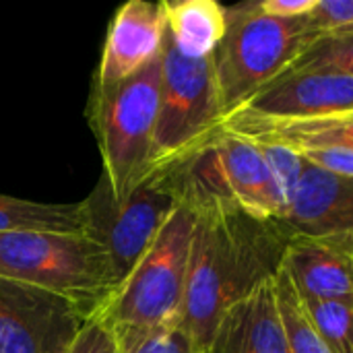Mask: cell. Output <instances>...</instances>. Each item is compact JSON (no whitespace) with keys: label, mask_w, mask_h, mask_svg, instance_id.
I'll list each match as a JSON object with an SVG mask.
<instances>
[{"label":"cell","mask_w":353,"mask_h":353,"mask_svg":"<svg viewBox=\"0 0 353 353\" xmlns=\"http://www.w3.org/2000/svg\"><path fill=\"white\" fill-rule=\"evenodd\" d=\"M300 72H341L353 77V33L319 37L281 77Z\"/></svg>","instance_id":"ffe728a7"},{"label":"cell","mask_w":353,"mask_h":353,"mask_svg":"<svg viewBox=\"0 0 353 353\" xmlns=\"http://www.w3.org/2000/svg\"><path fill=\"white\" fill-rule=\"evenodd\" d=\"M0 277L52 292L87 319L97 316L116 294L105 250L85 234H2Z\"/></svg>","instance_id":"277c9868"},{"label":"cell","mask_w":353,"mask_h":353,"mask_svg":"<svg viewBox=\"0 0 353 353\" xmlns=\"http://www.w3.org/2000/svg\"><path fill=\"white\" fill-rule=\"evenodd\" d=\"M81 203L85 236L105 250L118 290L178 209L180 196L172 174L157 170L124 201H116L108 178L101 174L95 188Z\"/></svg>","instance_id":"52a82bcc"},{"label":"cell","mask_w":353,"mask_h":353,"mask_svg":"<svg viewBox=\"0 0 353 353\" xmlns=\"http://www.w3.org/2000/svg\"><path fill=\"white\" fill-rule=\"evenodd\" d=\"M283 269L302 298H353V234L292 236Z\"/></svg>","instance_id":"4fadbf2b"},{"label":"cell","mask_w":353,"mask_h":353,"mask_svg":"<svg viewBox=\"0 0 353 353\" xmlns=\"http://www.w3.org/2000/svg\"><path fill=\"white\" fill-rule=\"evenodd\" d=\"M221 126L254 143H279L296 151L319 147H353V112L300 120H275L248 112H234L223 120Z\"/></svg>","instance_id":"9a60e30c"},{"label":"cell","mask_w":353,"mask_h":353,"mask_svg":"<svg viewBox=\"0 0 353 353\" xmlns=\"http://www.w3.org/2000/svg\"><path fill=\"white\" fill-rule=\"evenodd\" d=\"M159 97L161 58L122 83L91 87L87 118L116 201H124L153 174Z\"/></svg>","instance_id":"3957f363"},{"label":"cell","mask_w":353,"mask_h":353,"mask_svg":"<svg viewBox=\"0 0 353 353\" xmlns=\"http://www.w3.org/2000/svg\"><path fill=\"white\" fill-rule=\"evenodd\" d=\"M304 159L325 172L353 178V147H319L300 151Z\"/></svg>","instance_id":"d4e9b609"},{"label":"cell","mask_w":353,"mask_h":353,"mask_svg":"<svg viewBox=\"0 0 353 353\" xmlns=\"http://www.w3.org/2000/svg\"><path fill=\"white\" fill-rule=\"evenodd\" d=\"M261 147V153L281 190V196L285 205L290 203L294 190L298 188V182L302 178V172L306 168V159L300 151L279 145V143H256ZM285 211V209H283Z\"/></svg>","instance_id":"7402d4cb"},{"label":"cell","mask_w":353,"mask_h":353,"mask_svg":"<svg viewBox=\"0 0 353 353\" xmlns=\"http://www.w3.org/2000/svg\"><path fill=\"white\" fill-rule=\"evenodd\" d=\"M225 17L228 29L213 54L223 120L281 77L319 39L308 17H269L261 2L225 6Z\"/></svg>","instance_id":"7a4b0ae2"},{"label":"cell","mask_w":353,"mask_h":353,"mask_svg":"<svg viewBox=\"0 0 353 353\" xmlns=\"http://www.w3.org/2000/svg\"><path fill=\"white\" fill-rule=\"evenodd\" d=\"M302 302L327 350L353 353V298H302Z\"/></svg>","instance_id":"d6986e66"},{"label":"cell","mask_w":353,"mask_h":353,"mask_svg":"<svg viewBox=\"0 0 353 353\" xmlns=\"http://www.w3.org/2000/svg\"><path fill=\"white\" fill-rule=\"evenodd\" d=\"M165 33L174 48L192 60L211 58L219 48L228 17L215 0H163Z\"/></svg>","instance_id":"2e32d148"},{"label":"cell","mask_w":353,"mask_h":353,"mask_svg":"<svg viewBox=\"0 0 353 353\" xmlns=\"http://www.w3.org/2000/svg\"><path fill=\"white\" fill-rule=\"evenodd\" d=\"M194 213L180 329L207 353L223 312L273 279L292 232L279 219H256L228 199L184 203Z\"/></svg>","instance_id":"6da1fadb"},{"label":"cell","mask_w":353,"mask_h":353,"mask_svg":"<svg viewBox=\"0 0 353 353\" xmlns=\"http://www.w3.org/2000/svg\"><path fill=\"white\" fill-rule=\"evenodd\" d=\"M165 43L163 0H130L122 4L108 27L93 85L122 83L157 62Z\"/></svg>","instance_id":"9c48e42d"},{"label":"cell","mask_w":353,"mask_h":353,"mask_svg":"<svg viewBox=\"0 0 353 353\" xmlns=\"http://www.w3.org/2000/svg\"><path fill=\"white\" fill-rule=\"evenodd\" d=\"M87 321L72 302L0 277V353H64Z\"/></svg>","instance_id":"ba28073f"},{"label":"cell","mask_w":353,"mask_h":353,"mask_svg":"<svg viewBox=\"0 0 353 353\" xmlns=\"http://www.w3.org/2000/svg\"><path fill=\"white\" fill-rule=\"evenodd\" d=\"M273 283H275L277 310H279V319L283 325L290 353H331L327 350L325 341L321 339V335L316 333L304 308V302L298 290L294 288V281L290 279L283 265L277 271Z\"/></svg>","instance_id":"ac0fdd59"},{"label":"cell","mask_w":353,"mask_h":353,"mask_svg":"<svg viewBox=\"0 0 353 353\" xmlns=\"http://www.w3.org/2000/svg\"><path fill=\"white\" fill-rule=\"evenodd\" d=\"M213 56L192 60L182 56L165 33L161 54V97L153 145V172L188 159L207 147L221 130Z\"/></svg>","instance_id":"8992f818"},{"label":"cell","mask_w":353,"mask_h":353,"mask_svg":"<svg viewBox=\"0 0 353 353\" xmlns=\"http://www.w3.org/2000/svg\"><path fill=\"white\" fill-rule=\"evenodd\" d=\"M211 145L230 199L256 219H279L285 201L261 147L223 126Z\"/></svg>","instance_id":"7c38bea8"},{"label":"cell","mask_w":353,"mask_h":353,"mask_svg":"<svg viewBox=\"0 0 353 353\" xmlns=\"http://www.w3.org/2000/svg\"><path fill=\"white\" fill-rule=\"evenodd\" d=\"M261 118L300 120L353 112V77L341 72H300L275 79L244 108Z\"/></svg>","instance_id":"30bf717a"},{"label":"cell","mask_w":353,"mask_h":353,"mask_svg":"<svg viewBox=\"0 0 353 353\" xmlns=\"http://www.w3.org/2000/svg\"><path fill=\"white\" fill-rule=\"evenodd\" d=\"M25 232L85 234L83 203H35L0 194V236Z\"/></svg>","instance_id":"e0dca14e"},{"label":"cell","mask_w":353,"mask_h":353,"mask_svg":"<svg viewBox=\"0 0 353 353\" xmlns=\"http://www.w3.org/2000/svg\"><path fill=\"white\" fill-rule=\"evenodd\" d=\"M192 232L194 213L180 203L141 263L93 319L114 331L180 327Z\"/></svg>","instance_id":"5b68a950"},{"label":"cell","mask_w":353,"mask_h":353,"mask_svg":"<svg viewBox=\"0 0 353 353\" xmlns=\"http://www.w3.org/2000/svg\"><path fill=\"white\" fill-rule=\"evenodd\" d=\"M308 21L319 37L353 33V0H319Z\"/></svg>","instance_id":"603a6c76"},{"label":"cell","mask_w":353,"mask_h":353,"mask_svg":"<svg viewBox=\"0 0 353 353\" xmlns=\"http://www.w3.org/2000/svg\"><path fill=\"white\" fill-rule=\"evenodd\" d=\"M273 279L223 312L207 353H290Z\"/></svg>","instance_id":"5bb4252c"},{"label":"cell","mask_w":353,"mask_h":353,"mask_svg":"<svg viewBox=\"0 0 353 353\" xmlns=\"http://www.w3.org/2000/svg\"><path fill=\"white\" fill-rule=\"evenodd\" d=\"M279 221L292 236L353 234V178L325 172L306 161Z\"/></svg>","instance_id":"8fae6325"},{"label":"cell","mask_w":353,"mask_h":353,"mask_svg":"<svg viewBox=\"0 0 353 353\" xmlns=\"http://www.w3.org/2000/svg\"><path fill=\"white\" fill-rule=\"evenodd\" d=\"M319 0H263L261 10L277 19H298L308 17L316 8Z\"/></svg>","instance_id":"484cf974"},{"label":"cell","mask_w":353,"mask_h":353,"mask_svg":"<svg viewBox=\"0 0 353 353\" xmlns=\"http://www.w3.org/2000/svg\"><path fill=\"white\" fill-rule=\"evenodd\" d=\"M64 353H120V345L105 323L91 319Z\"/></svg>","instance_id":"cb8c5ba5"},{"label":"cell","mask_w":353,"mask_h":353,"mask_svg":"<svg viewBox=\"0 0 353 353\" xmlns=\"http://www.w3.org/2000/svg\"><path fill=\"white\" fill-rule=\"evenodd\" d=\"M114 335L118 339L120 353H205L180 327L155 331H114Z\"/></svg>","instance_id":"44dd1931"}]
</instances>
